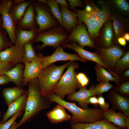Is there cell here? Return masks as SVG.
<instances>
[{
	"label": "cell",
	"mask_w": 129,
	"mask_h": 129,
	"mask_svg": "<svg viewBox=\"0 0 129 129\" xmlns=\"http://www.w3.org/2000/svg\"><path fill=\"white\" fill-rule=\"evenodd\" d=\"M28 89L24 113L19 122L18 127L29 122L42 111L50 107V102L47 96L42 93L37 78L29 81L27 84Z\"/></svg>",
	"instance_id": "1"
},
{
	"label": "cell",
	"mask_w": 129,
	"mask_h": 129,
	"mask_svg": "<svg viewBox=\"0 0 129 129\" xmlns=\"http://www.w3.org/2000/svg\"><path fill=\"white\" fill-rule=\"evenodd\" d=\"M51 102H55L67 109L72 114L70 121L71 125L77 122L90 123L101 120L103 118L104 111L101 108H87L84 109L75 103L67 102L53 93L47 96Z\"/></svg>",
	"instance_id": "2"
},
{
	"label": "cell",
	"mask_w": 129,
	"mask_h": 129,
	"mask_svg": "<svg viewBox=\"0 0 129 129\" xmlns=\"http://www.w3.org/2000/svg\"><path fill=\"white\" fill-rule=\"evenodd\" d=\"M73 61L57 66L51 64L42 69L37 78L42 94L47 96L54 92L55 87L63 75L64 70Z\"/></svg>",
	"instance_id": "3"
},
{
	"label": "cell",
	"mask_w": 129,
	"mask_h": 129,
	"mask_svg": "<svg viewBox=\"0 0 129 129\" xmlns=\"http://www.w3.org/2000/svg\"><path fill=\"white\" fill-rule=\"evenodd\" d=\"M69 35L64 26L59 24L48 30L37 33L33 42L43 43V44L38 46L39 50L48 46L56 48L59 46L63 47L69 43Z\"/></svg>",
	"instance_id": "4"
},
{
	"label": "cell",
	"mask_w": 129,
	"mask_h": 129,
	"mask_svg": "<svg viewBox=\"0 0 129 129\" xmlns=\"http://www.w3.org/2000/svg\"><path fill=\"white\" fill-rule=\"evenodd\" d=\"M78 66L77 63L72 62L55 87L54 93L63 100L66 95L72 94L76 89L83 87L77 79L75 70Z\"/></svg>",
	"instance_id": "5"
},
{
	"label": "cell",
	"mask_w": 129,
	"mask_h": 129,
	"mask_svg": "<svg viewBox=\"0 0 129 129\" xmlns=\"http://www.w3.org/2000/svg\"><path fill=\"white\" fill-rule=\"evenodd\" d=\"M34 8L37 13L36 20L38 26L37 33L48 30L59 24L52 15L48 5L37 2L34 5Z\"/></svg>",
	"instance_id": "6"
},
{
	"label": "cell",
	"mask_w": 129,
	"mask_h": 129,
	"mask_svg": "<svg viewBox=\"0 0 129 129\" xmlns=\"http://www.w3.org/2000/svg\"><path fill=\"white\" fill-rule=\"evenodd\" d=\"M96 50L109 72L117 78L118 76L112 70L118 61L125 54L124 51L116 46H112L107 48H99Z\"/></svg>",
	"instance_id": "7"
},
{
	"label": "cell",
	"mask_w": 129,
	"mask_h": 129,
	"mask_svg": "<svg viewBox=\"0 0 129 129\" xmlns=\"http://www.w3.org/2000/svg\"><path fill=\"white\" fill-rule=\"evenodd\" d=\"M12 4L11 0H2L0 4V14L3 21L2 28L6 31L11 42L14 44L16 40L15 25L10 13Z\"/></svg>",
	"instance_id": "8"
},
{
	"label": "cell",
	"mask_w": 129,
	"mask_h": 129,
	"mask_svg": "<svg viewBox=\"0 0 129 129\" xmlns=\"http://www.w3.org/2000/svg\"><path fill=\"white\" fill-rule=\"evenodd\" d=\"M69 43H77L83 48L85 46L93 48L95 46L94 42L90 38L85 24H78L73 29L69 35Z\"/></svg>",
	"instance_id": "9"
},
{
	"label": "cell",
	"mask_w": 129,
	"mask_h": 129,
	"mask_svg": "<svg viewBox=\"0 0 129 129\" xmlns=\"http://www.w3.org/2000/svg\"><path fill=\"white\" fill-rule=\"evenodd\" d=\"M67 60L71 61L77 60L83 62H86L77 54H70L64 51L62 48L59 46L56 48L51 55L44 56L41 64L42 69L46 68L56 61Z\"/></svg>",
	"instance_id": "10"
},
{
	"label": "cell",
	"mask_w": 129,
	"mask_h": 129,
	"mask_svg": "<svg viewBox=\"0 0 129 129\" xmlns=\"http://www.w3.org/2000/svg\"><path fill=\"white\" fill-rule=\"evenodd\" d=\"M24 54V47L13 45L0 52V59L2 62L8 63L13 67L22 63Z\"/></svg>",
	"instance_id": "11"
},
{
	"label": "cell",
	"mask_w": 129,
	"mask_h": 129,
	"mask_svg": "<svg viewBox=\"0 0 129 129\" xmlns=\"http://www.w3.org/2000/svg\"><path fill=\"white\" fill-rule=\"evenodd\" d=\"M38 59L30 63L24 64L22 86L27 84L30 81L37 78L42 69L41 64L45 56L39 53Z\"/></svg>",
	"instance_id": "12"
},
{
	"label": "cell",
	"mask_w": 129,
	"mask_h": 129,
	"mask_svg": "<svg viewBox=\"0 0 129 129\" xmlns=\"http://www.w3.org/2000/svg\"><path fill=\"white\" fill-rule=\"evenodd\" d=\"M102 8L100 9L96 6L93 1L85 0L84 3L86 5L85 10L94 14L98 19L104 22L110 18L112 11L108 1H99Z\"/></svg>",
	"instance_id": "13"
},
{
	"label": "cell",
	"mask_w": 129,
	"mask_h": 129,
	"mask_svg": "<svg viewBox=\"0 0 129 129\" xmlns=\"http://www.w3.org/2000/svg\"><path fill=\"white\" fill-rule=\"evenodd\" d=\"M62 47L63 48H66L73 49L77 53L78 55L82 59L86 61H94L97 64L105 68L108 70L101 58L97 53H92L86 50L75 43H70Z\"/></svg>",
	"instance_id": "14"
},
{
	"label": "cell",
	"mask_w": 129,
	"mask_h": 129,
	"mask_svg": "<svg viewBox=\"0 0 129 129\" xmlns=\"http://www.w3.org/2000/svg\"><path fill=\"white\" fill-rule=\"evenodd\" d=\"M112 21L115 39L122 37L125 33L129 23V20L115 11H112L110 18Z\"/></svg>",
	"instance_id": "15"
},
{
	"label": "cell",
	"mask_w": 129,
	"mask_h": 129,
	"mask_svg": "<svg viewBox=\"0 0 129 129\" xmlns=\"http://www.w3.org/2000/svg\"><path fill=\"white\" fill-rule=\"evenodd\" d=\"M60 6L63 26L68 32L70 34L73 28L78 24L77 15L68 8L60 5Z\"/></svg>",
	"instance_id": "16"
},
{
	"label": "cell",
	"mask_w": 129,
	"mask_h": 129,
	"mask_svg": "<svg viewBox=\"0 0 129 129\" xmlns=\"http://www.w3.org/2000/svg\"><path fill=\"white\" fill-rule=\"evenodd\" d=\"M96 95V93L91 87L88 89L85 87H83L79 91L68 95L67 98L69 100L78 102V105L81 108L86 109L88 108V105L86 103L88 99L91 97Z\"/></svg>",
	"instance_id": "17"
},
{
	"label": "cell",
	"mask_w": 129,
	"mask_h": 129,
	"mask_svg": "<svg viewBox=\"0 0 129 129\" xmlns=\"http://www.w3.org/2000/svg\"><path fill=\"white\" fill-rule=\"evenodd\" d=\"M27 97V91L23 96L12 102L8 106V109L4 114L0 123L5 122L9 118L19 111H24Z\"/></svg>",
	"instance_id": "18"
},
{
	"label": "cell",
	"mask_w": 129,
	"mask_h": 129,
	"mask_svg": "<svg viewBox=\"0 0 129 129\" xmlns=\"http://www.w3.org/2000/svg\"><path fill=\"white\" fill-rule=\"evenodd\" d=\"M113 107L120 111L127 116H129V99L116 91L112 92L108 97Z\"/></svg>",
	"instance_id": "19"
},
{
	"label": "cell",
	"mask_w": 129,
	"mask_h": 129,
	"mask_svg": "<svg viewBox=\"0 0 129 129\" xmlns=\"http://www.w3.org/2000/svg\"><path fill=\"white\" fill-rule=\"evenodd\" d=\"M70 129H121L106 119L90 123L77 122L71 125Z\"/></svg>",
	"instance_id": "20"
},
{
	"label": "cell",
	"mask_w": 129,
	"mask_h": 129,
	"mask_svg": "<svg viewBox=\"0 0 129 129\" xmlns=\"http://www.w3.org/2000/svg\"><path fill=\"white\" fill-rule=\"evenodd\" d=\"M46 115L50 121L54 123L70 121L71 118V116L67 113L66 108L59 104L57 105L52 110L47 112Z\"/></svg>",
	"instance_id": "21"
},
{
	"label": "cell",
	"mask_w": 129,
	"mask_h": 129,
	"mask_svg": "<svg viewBox=\"0 0 129 129\" xmlns=\"http://www.w3.org/2000/svg\"><path fill=\"white\" fill-rule=\"evenodd\" d=\"M34 5L30 3L25 13L17 24L18 28L24 29H32L36 27Z\"/></svg>",
	"instance_id": "22"
},
{
	"label": "cell",
	"mask_w": 129,
	"mask_h": 129,
	"mask_svg": "<svg viewBox=\"0 0 129 129\" xmlns=\"http://www.w3.org/2000/svg\"><path fill=\"white\" fill-rule=\"evenodd\" d=\"M38 28L27 30L18 28L16 31V40L14 46L23 47L27 43L33 41L37 33Z\"/></svg>",
	"instance_id": "23"
},
{
	"label": "cell",
	"mask_w": 129,
	"mask_h": 129,
	"mask_svg": "<svg viewBox=\"0 0 129 129\" xmlns=\"http://www.w3.org/2000/svg\"><path fill=\"white\" fill-rule=\"evenodd\" d=\"M127 116L123 113L117 112L112 109L104 111V118L120 129L126 128L125 119Z\"/></svg>",
	"instance_id": "24"
},
{
	"label": "cell",
	"mask_w": 129,
	"mask_h": 129,
	"mask_svg": "<svg viewBox=\"0 0 129 129\" xmlns=\"http://www.w3.org/2000/svg\"><path fill=\"white\" fill-rule=\"evenodd\" d=\"M102 33L101 40L103 48H107L112 46L114 36V32L112 20L109 19L104 23Z\"/></svg>",
	"instance_id": "25"
},
{
	"label": "cell",
	"mask_w": 129,
	"mask_h": 129,
	"mask_svg": "<svg viewBox=\"0 0 129 129\" xmlns=\"http://www.w3.org/2000/svg\"><path fill=\"white\" fill-rule=\"evenodd\" d=\"M26 92L21 87L16 86L3 89L2 93L5 102L8 106L12 102L23 96Z\"/></svg>",
	"instance_id": "26"
},
{
	"label": "cell",
	"mask_w": 129,
	"mask_h": 129,
	"mask_svg": "<svg viewBox=\"0 0 129 129\" xmlns=\"http://www.w3.org/2000/svg\"><path fill=\"white\" fill-rule=\"evenodd\" d=\"M24 65L20 63L7 71L5 73L16 86L21 87L23 80V71Z\"/></svg>",
	"instance_id": "27"
},
{
	"label": "cell",
	"mask_w": 129,
	"mask_h": 129,
	"mask_svg": "<svg viewBox=\"0 0 129 129\" xmlns=\"http://www.w3.org/2000/svg\"><path fill=\"white\" fill-rule=\"evenodd\" d=\"M30 3V1H24L17 4L13 9L11 8L10 13L15 25L22 18Z\"/></svg>",
	"instance_id": "28"
},
{
	"label": "cell",
	"mask_w": 129,
	"mask_h": 129,
	"mask_svg": "<svg viewBox=\"0 0 129 129\" xmlns=\"http://www.w3.org/2000/svg\"><path fill=\"white\" fill-rule=\"evenodd\" d=\"M111 11H115L122 15L128 16L129 14V4L125 0H108Z\"/></svg>",
	"instance_id": "29"
},
{
	"label": "cell",
	"mask_w": 129,
	"mask_h": 129,
	"mask_svg": "<svg viewBox=\"0 0 129 129\" xmlns=\"http://www.w3.org/2000/svg\"><path fill=\"white\" fill-rule=\"evenodd\" d=\"M97 81L100 82L103 81H117L118 78H114L111 74L102 66L97 64L95 67Z\"/></svg>",
	"instance_id": "30"
},
{
	"label": "cell",
	"mask_w": 129,
	"mask_h": 129,
	"mask_svg": "<svg viewBox=\"0 0 129 129\" xmlns=\"http://www.w3.org/2000/svg\"><path fill=\"white\" fill-rule=\"evenodd\" d=\"M32 41L27 42L24 46L25 54L22 63H30L36 60L38 58L33 48Z\"/></svg>",
	"instance_id": "31"
},
{
	"label": "cell",
	"mask_w": 129,
	"mask_h": 129,
	"mask_svg": "<svg viewBox=\"0 0 129 129\" xmlns=\"http://www.w3.org/2000/svg\"><path fill=\"white\" fill-rule=\"evenodd\" d=\"M47 5L53 16L58 21L59 24L63 26L60 11V5L55 0H47Z\"/></svg>",
	"instance_id": "32"
},
{
	"label": "cell",
	"mask_w": 129,
	"mask_h": 129,
	"mask_svg": "<svg viewBox=\"0 0 129 129\" xmlns=\"http://www.w3.org/2000/svg\"><path fill=\"white\" fill-rule=\"evenodd\" d=\"M91 87L96 93V95L99 96L103 92L108 91L113 86L109 82L103 81Z\"/></svg>",
	"instance_id": "33"
},
{
	"label": "cell",
	"mask_w": 129,
	"mask_h": 129,
	"mask_svg": "<svg viewBox=\"0 0 129 129\" xmlns=\"http://www.w3.org/2000/svg\"><path fill=\"white\" fill-rule=\"evenodd\" d=\"M129 67V52L128 51L117 62L115 68L118 71H122Z\"/></svg>",
	"instance_id": "34"
},
{
	"label": "cell",
	"mask_w": 129,
	"mask_h": 129,
	"mask_svg": "<svg viewBox=\"0 0 129 129\" xmlns=\"http://www.w3.org/2000/svg\"><path fill=\"white\" fill-rule=\"evenodd\" d=\"M23 112L22 111H19L5 122L0 123V129H9L17 118L22 115Z\"/></svg>",
	"instance_id": "35"
},
{
	"label": "cell",
	"mask_w": 129,
	"mask_h": 129,
	"mask_svg": "<svg viewBox=\"0 0 129 129\" xmlns=\"http://www.w3.org/2000/svg\"><path fill=\"white\" fill-rule=\"evenodd\" d=\"M13 45L12 43L9 41L4 32L0 30V52L4 48Z\"/></svg>",
	"instance_id": "36"
},
{
	"label": "cell",
	"mask_w": 129,
	"mask_h": 129,
	"mask_svg": "<svg viewBox=\"0 0 129 129\" xmlns=\"http://www.w3.org/2000/svg\"><path fill=\"white\" fill-rule=\"evenodd\" d=\"M77 79L82 87H84L88 84L89 80L85 74L80 73L76 75Z\"/></svg>",
	"instance_id": "37"
},
{
	"label": "cell",
	"mask_w": 129,
	"mask_h": 129,
	"mask_svg": "<svg viewBox=\"0 0 129 129\" xmlns=\"http://www.w3.org/2000/svg\"><path fill=\"white\" fill-rule=\"evenodd\" d=\"M69 3V9L70 11L73 10L76 7L84 8V4L83 1L81 0H68Z\"/></svg>",
	"instance_id": "38"
},
{
	"label": "cell",
	"mask_w": 129,
	"mask_h": 129,
	"mask_svg": "<svg viewBox=\"0 0 129 129\" xmlns=\"http://www.w3.org/2000/svg\"><path fill=\"white\" fill-rule=\"evenodd\" d=\"M118 91L122 95H128L129 93V82H126L122 84L118 87Z\"/></svg>",
	"instance_id": "39"
},
{
	"label": "cell",
	"mask_w": 129,
	"mask_h": 129,
	"mask_svg": "<svg viewBox=\"0 0 129 129\" xmlns=\"http://www.w3.org/2000/svg\"><path fill=\"white\" fill-rule=\"evenodd\" d=\"M98 101V104L100 108L104 111L108 110L109 105L107 103L105 102V99L102 95L97 97Z\"/></svg>",
	"instance_id": "40"
},
{
	"label": "cell",
	"mask_w": 129,
	"mask_h": 129,
	"mask_svg": "<svg viewBox=\"0 0 129 129\" xmlns=\"http://www.w3.org/2000/svg\"><path fill=\"white\" fill-rule=\"evenodd\" d=\"M13 67L8 63L2 62L0 64V76L5 74L6 72Z\"/></svg>",
	"instance_id": "41"
},
{
	"label": "cell",
	"mask_w": 129,
	"mask_h": 129,
	"mask_svg": "<svg viewBox=\"0 0 129 129\" xmlns=\"http://www.w3.org/2000/svg\"><path fill=\"white\" fill-rule=\"evenodd\" d=\"M86 103L88 105L91 104L96 107L98 104L97 98L95 96L91 97L88 99Z\"/></svg>",
	"instance_id": "42"
},
{
	"label": "cell",
	"mask_w": 129,
	"mask_h": 129,
	"mask_svg": "<svg viewBox=\"0 0 129 129\" xmlns=\"http://www.w3.org/2000/svg\"><path fill=\"white\" fill-rule=\"evenodd\" d=\"M10 82V79L5 74L0 76V85L7 84Z\"/></svg>",
	"instance_id": "43"
},
{
	"label": "cell",
	"mask_w": 129,
	"mask_h": 129,
	"mask_svg": "<svg viewBox=\"0 0 129 129\" xmlns=\"http://www.w3.org/2000/svg\"><path fill=\"white\" fill-rule=\"evenodd\" d=\"M60 5L67 8L69 9V3L65 0H55Z\"/></svg>",
	"instance_id": "44"
},
{
	"label": "cell",
	"mask_w": 129,
	"mask_h": 129,
	"mask_svg": "<svg viewBox=\"0 0 129 129\" xmlns=\"http://www.w3.org/2000/svg\"><path fill=\"white\" fill-rule=\"evenodd\" d=\"M117 40L118 43L122 46H124L126 44V40L123 37L118 38Z\"/></svg>",
	"instance_id": "45"
},
{
	"label": "cell",
	"mask_w": 129,
	"mask_h": 129,
	"mask_svg": "<svg viewBox=\"0 0 129 129\" xmlns=\"http://www.w3.org/2000/svg\"><path fill=\"white\" fill-rule=\"evenodd\" d=\"M126 128L129 129V117L127 116L125 119Z\"/></svg>",
	"instance_id": "46"
},
{
	"label": "cell",
	"mask_w": 129,
	"mask_h": 129,
	"mask_svg": "<svg viewBox=\"0 0 129 129\" xmlns=\"http://www.w3.org/2000/svg\"><path fill=\"white\" fill-rule=\"evenodd\" d=\"M126 40L129 41V34L128 33H125L122 36Z\"/></svg>",
	"instance_id": "47"
},
{
	"label": "cell",
	"mask_w": 129,
	"mask_h": 129,
	"mask_svg": "<svg viewBox=\"0 0 129 129\" xmlns=\"http://www.w3.org/2000/svg\"><path fill=\"white\" fill-rule=\"evenodd\" d=\"M18 128L17 123L15 121L9 129H17Z\"/></svg>",
	"instance_id": "48"
},
{
	"label": "cell",
	"mask_w": 129,
	"mask_h": 129,
	"mask_svg": "<svg viewBox=\"0 0 129 129\" xmlns=\"http://www.w3.org/2000/svg\"><path fill=\"white\" fill-rule=\"evenodd\" d=\"M14 3L15 4H19L25 1L24 0H13Z\"/></svg>",
	"instance_id": "49"
},
{
	"label": "cell",
	"mask_w": 129,
	"mask_h": 129,
	"mask_svg": "<svg viewBox=\"0 0 129 129\" xmlns=\"http://www.w3.org/2000/svg\"><path fill=\"white\" fill-rule=\"evenodd\" d=\"M38 1L46 5H47V0H37Z\"/></svg>",
	"instance_id": "50"
},
{
	"label": "cell",
	"mask_w": 129,
	"mask_h": 129,
	"mask_svg": "<svg viewBox=\"0 0 129 129\" xmlns=\"http://www.w3.org/2000/svg\"><path fill=\"white\" fill-rule=\"evenodd\" d=\"M124 75L126 77H128L129 76V70L128 69L124 73Z\"/></svg>",
	"instance_id": "51"
},
{
	"label": "cell",
	"mask_w": 129,
	"mask_h": 129,
	"mask_svg": "<svg viewBox=\"0 0 129 129\" xmlns=\"http://www.w3.org/2000/svg\"><path fill=\"white\" fill-rule=\"evenodd\" d=\"M2 116V113L1 111L0 110V117Z\"/></svg>",
	"instance_id": "52"
},
{
	"label": "cell",
	"mask_w": 129,
	"mask_h": 129,
	"mask_svg": "<svg viewBox=\"0 0 129 129\" xmlns=\"http://www.w3.org/2000/svg\"><path fill=\"white\" fill-rule=\"evenodd\" d=\"M1 20L0 18V26H1Z\"/></svg>",
	"instance_id": "53"
},
{
	"label": "cell",
	"mask_w": 129,
	"mask_h": 129,
	"mask_svg": "<svg viewBox=\"0 0 129 129\" xmlns=\"http://www.w3.org/2000/svg\"><path fill=\"white\" fill-rule=\"evenodd\" d=\"M2 63V62H1V60L0 59V64Z\"/></svg>",
	"instance_id": "54"
},
{
	"label": "cell",
	"mask_w": 129,
	"mask_h": 129,
	"mask_svg": "<svg viewBox=\"0 0 129 129\" xmlns=\"http://www.w3.org/2000/svg\"><path fill=\"white\" fill-rule=\"evenodd\" d=\"M1 0H0V4L1 3Z\"/></svg>",
	"instance_id": "55"
},
{
	"label": "cell",
	"mask_w": 129,
	"mask_h": 129,
	"mask_svg": "<svg viewBox=\"0 0 129 129\" xmlns=\"http://www.w3.org/2000/svg\"><path fill=\"white\" fill-rule=\"evenodd\" d=\"M126 129V128H124V129Z\"/></svg>",
	"instance_id": "56"
}]
</instances>
